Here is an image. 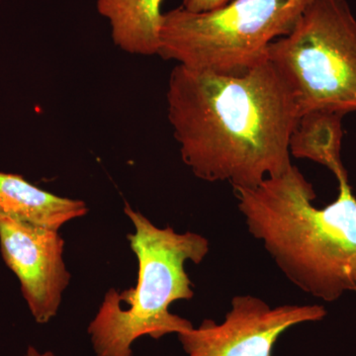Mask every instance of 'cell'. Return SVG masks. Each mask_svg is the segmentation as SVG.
Returning <instances> with one entry per match:
<instances>
[{
    "instance_id": "1",
    "label": "cell",
    "mask_w": 356,
    "mask_h": 356,
    "mask_svg": "<svg viewBox=\"0 0 356 356\" xmlns=\"http://www.w3.org/2000/svg\"><path fill=\"white\" fill-rule=\"evenodd\" d=\"M166 102L180 156L196 177L254 188L292 165L290 140L300 116L268 58L238 74L177 65Z\"/></svg>"
},
{
    "instance_id": "2",
    "label": "cell",
    "mask_w": 356,
    "mask_h": 356,
    "mask_svg": "<svg viewBox=\"0 0 356 356\" xmlns=\"http://www.w3.org/2000/svg\"><path fill=\"white\" fill-rule=\"evenodd\" d=\"M322 209L313 185L293 165L254 188L234 189L248 232L264 243L297 287L327 302L356 291V197L348 177Z\"/></svg>"
},
{
    "instance_id": "3",
    "label": "cell",
    "mask_w": 356,
    "mask_h": 356,
    "mask_svg": "<svg viewBox=\"0 0 356 356\" xmlns=\"http://www.w3.org/2000/svg\"><path fill=\"white\" fill-rule=\"evenodd\" d=\"M124 213L135 228L127 238L139 266L137 284L105 294L88 327L96 356H132L131 346L140 337L159 339L191 330V322L170 313V306L193 298L185 264H201L209 252L205 236L158 228L128 202Z\"/></svg>"
},
{
    "instance_id": "4",
    "label": "cell",
    "mask_w": 356,
    "mask_h": 356,
    "mask_svg": "<svg viewBox=\"0 0 356 356\" xmlns=\"http://www.w3.org/2000/svg\"><path fill=\"white\" fill-rule=\"evenodd\" d=\"M310 0H232L194 13L163 14L159 55L191 69L225 74L247 72L267 58L269 44L286 36Z\"/></svg>"
},
{
    "instance_id": "5",
    "label": "cell",
    "mask_w": 356,
    "mask_h": 356,
    "mask_svg": "<svg viewBox=\"0 0 356 356\" xmlns=\"http://www.w3.org/2000/svg\"><path fill=\"white\" fill-rule=\"evenodd\" d=\"M267 58L291 91L299 116L356 111V18L346 0H310Z\"/></svg>"
},
{
    "instance_id": "6",
    "label": "cell",
    "mask_w": 356,
    "mask_h": 356,
    "mask_svg": "<svg viewBox=\"0 0 356 356\" xmlns=\"http://www.w3.org/2000/svg\"><path fill=\"white\" fill-rule=\"evenodd\" d=\"M324 306L270 307L264 300L241 295L232 300L224 323L206 318L198 329L178 334L187 356H273L274 344L290 327L318 322Z\"/></svg>"
},
{
    "instance_id": "7",
    "label": "cell",
    "mask_w": 356,
    "mask_h": 356,
    "mask_svg": "<svg viewBox=\"0 0 356 356\" xmlns=\"http://www.w3.org/2000/svg\"><path fill=\"white\" fill-rule=\"evenodd\" d=\"M64 250V238L57 229L0 220L2 257L19 280L23 297L39 324L57 316L72 280Z\"/></svg>"
},
{
    "instance_id": "8",
    "label": "cell",
    "mask_w": 356,
    "mask_h": 356,
    "mask_svg": "<svg viewBox=\"0 0 356 356\" xmlns=\"http://www.w3.org/2000/svg\"><path fill=\"white\" fill-rule=\"evenodd\" d=\"M88 213V205L83 200L43 191L19 175L0 172V220L58 231L67 222Z\"/></svg>"
},
{
    "instance_id": "9",
    "label": "cell",
    "mask_w": 356,
    "mask_h": 356,
    "mask_svg": "<svg viewBox=\"0 0 356 356\" xmlns=\"http://www.w3.org/2000/svg\"><path fill=\"white\" fill-rule=\"evenodd\" d=\"M163 0H97L98 13L108 20L115 46L131 55H159Z\"/></svg>"
},
{
    "instance_id": "10",
    "label": "cell",
    "mask_w": 356,
    "mask_h": 356,
    "mask_svg": "<svg viewBox=\"0 0 356 356\" xmlns=\"http://www.w3.org/2000/svg\"><path fill=\"white\" fill-rule=\"evenodd\" d=\"M332 112H311L300 117L290 140V154L308 159L329 168L337 179L348 172L341 161L343 117Z\"/></svg>"
},
{
    "instance_id": "11",
    "label": "cell",
    "mask_w": 356,
    "mask_h": 356,
    "mask_svg": "<svg viewBox=\"0 0 356 356\" xmlns=\"http://www.w3.org/2000/svg\"><path fill=\"white\" fill-rule=\"evenodd\" d=\"M232 0H184L182 8L194 13H207L226 6Z\"/></svg>"
},
{
    "instance_id": "12",
    "label": "cell",
    "mask_w": 356,
    "mask_h": 356,
    "mask_svg": "<svg viewBox=\"0 0 356 356\" xmlns=\"http://www.w3.org/2000/svg\"><path fill=\"white\" fill-rule=\"evenodd\" d=\"M24 356H55L53 355V353L51 351H44V353H40L39 350H37L34 346H29L28 348L27 351H26V355Z\"/></svg>"
}]
</instances>
